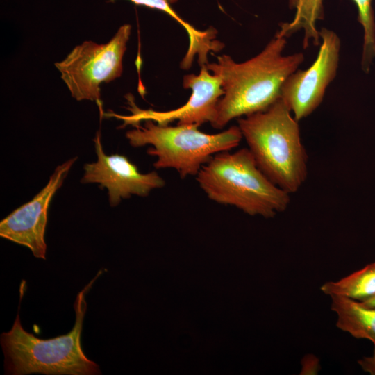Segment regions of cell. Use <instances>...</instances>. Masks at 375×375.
Returning <instances> with one entry per match:
<instances>
[{
  "label": "cell",
  "instance_id": "obj_8",
  "mask_svg": "<svg viewBox=\"0 0 375 375\" xmlns=\"http://www.w3.org/2000/svg\"><path fill=\"white\" fill-rule=\"evenodd\" d=\"M322 41L317 56L305 70H296L284 81L281 99L294 119L299 122L310 115L322 102L326 90L336 76L340 60V40L333 31H319Z\"/></svg>",
  "mask_w": 375,
  "mask_h": 375
},
{
  "label": "cell",
  "instance_id": "obj_14",
  "mask_svg": "<svg viewBox=\"0 0 375 375\" xmlns=\"http://www.w3.org/2000/svg\"><path fill=\"white\" fill-rule=\"evenodd\" d=\"M353 1L358 8V20L364 29L362 69L365 73H368L375 56V20L372 6V0Z\"/></svg>",
  "mask_w": 375,
  "mask_h": 375
},
{
  "label": "cell",
  "instance_id": "obj_3",
  "mask_svg": "<svg viewBox=\"0 0 375 375\" xmlns=\"http://www.w3.org/2000/svg\"><path fill=\"white\" fill-rule=\"evenodd\" d=\"M298 122L281 98L267 109L238 119L259 169L290 194L297 192L308 176V157Z\"/></svg>",
  "mask_w": 375,
  "mask_h": 375
},
{
  "label": "cell",
  "instance_id": "obj_4",
  "mask_svg": "<svg viewBox=\"0 0 375 375\" xmlns=\"http://www.w3.org/2000/svg\"><path fill=\"white\" fill-rule=\"evenodd\" d=\"M196 179L209 199L251 216L273 217L290 203V194L264 174L248 148L215 154Z\"/></svg>",
  "mask_w": 375,
  "mask_h": 375
},
{
  "label": "cell",
  "instance_id": "obj_11",
  "mask_svg": "<svg viewBox=\"0 0 375 375\" xmlns=\"http://www.w3.org/2000/svg\"><path fill=\"white\" fill-rule=\"evenodd\" d=\"M331 310L337 315L336 326L358 339H365L375 346V308L340 296H331Z\"/></svg>",
  "mask_w": 375,
  "mask_h": 375
},
{
  "label": "cell",
  "instance_id": "obj_15",
  "mask_svg": "<svg viewBox=\"0 0 375 375\" xmlns=\"http://www.w3.org/2000/svg\"><path fill=\"white\" fill-rule=\"evenodd\" d=\"M362 369L371 374L375 375V346L372 353L369 356H365L358 361Z\"/></svg>",
  "mask_w": 375,
  "mask_h": 375
},
{
  "label": "cell",
  "instance_id": "obj_5",
  "mask_svg": "<svg viewBox=\"0 0 375 375\" xmlns=\"http://www.w3.org/2000/svg\"><path fill=\"white\" fill-rule=\"evenodd\" d=\"M126 133L134 147L150 144L147 153L156 158V169H175L181 178L196 176L202 167L215 154L229 151L243 138L238 126H232L215 134H208L192 125H159L144 121Z\"/></svg>",
  "mask_w": 375,
  "mask_h": 375
},
{
  "label": "cell",
  "instance_id": "obj_12",
  "mask_svg": "<svg viewBox=\"0 0 375 375\" xmlns=\"http://www.w3.org/2000/svg\"><path fill=\"white\" fill-rule=\"evenodd\" d=\"M288 2L290 8L295 10L294 17L292 21L281 24L276 33L288 38L302 30L303 48L306 49L311 42L317 46L320 37L317 24L324 17L323 0H288Z\"/></svg>",
  "mask_w": 375,
  "mask_h": 375
},
{
  "label": "cell",
  "instance_id": "obj_16",
  "mask_svg": "<svg viewBox=\"0 0 375 375\" xmlns=\"http://www.w3.org/2000/svg\"><path fill=\"white\" fill-rule=\"evenodd\" d=\"M362 303H364L365 305L367 306H369V307H374L375 308V297L367 300V301H365L363 302H362Z\"/></svg>",
  "mask_w": 375,
  "mask_h": 375
},
{
  "label": "cell",
  "instance_id": "obj_7",
  "mask_svg": "<svg viewBox=\"0 0 375 375\" xmlns=\"http://www.w3.org/2000/svg\"><path fill=\"white\" fill-rule=\"evenodd\" d=\"M183 86L191 90V95L185 104L174 110L162 112L141 109L135 105L133 97H126L130 115H105L122 120L123 126H135L140 122L149 119L163 126L169 125L175 120L178 121V125L198 127L206 122L211 124L216 117L218 101L224 94L219 78L210 72L205 65L201 67L198 74L185 75Z\"/></svg>",
  "mask_w": 375,
  "mask_h": 375
},
{
  "label": "cell",
  "instance_id": "obj_10",
  "mask_svg": "<svg viewBox=\"0 0 375 375\" xmlns=\"http://www.w3.org/2000/svg\"><path fill=\"white\" fill-rule=\"evenodd\" d=\"M76 159L72 158L57 166L47 185L31 201L1 221V238L27 247L36 258H46L44 233L50 202Z\"/></svg>",
  "mask_w": 375,
  "mask_h": 375
},
{
  "label": "cell",
  "instance_id": "obj_1",
  "mask_svg": "<svg viewBox=\"0 0 375 375\" xmlns=\"http://www.w3.org/2000/svg\"><path fill=\"white\" fill-rule=\"evenodd\" d=\"M286 42V38L276 33L260 53L245 62H236L222 55L216 62L206 65L219 78L224 90L211 123L214 128L263 111L280 99L283 83L304 60L301 53L283 56Z\"/></svg>",
  "mask_w": 375,
  "mask_h": 375
},
{
  "label": "cell",
  "instance_id": "obj_9",
  "mask_svg": "<svg viewBox=\"0 0 375 375\" xmlns=\"http://www.w3.org/2000/svg\"><path fill=\"white\" fill-rule=\"evenodd\" d=\"M93 141L97 160L84 165L85 173L81 182L99 183L101 188H107L111 206H117L122 199L132 195L147 197L151 190L165 185V180L156 172L142 174L126 156H107L103 149L99 131Z\"/></svg>",
  "mask_w": 375,
  "mask_h": 375
},
{
  "label": "cell",
  "instance_id": "obj_13",
  "mask_svg": "<svg viewBox=\"0 0 375 375\" xmlns=\"http://www.w3.org/2000/svg\"><path fill=\"white\" fill-rule=\"evenodd\" d=\"M321 290L330 297L344 296L360 302L375 297V262L338 281L324 283Z\"/></svg>",
  "mask_w": 375,
  "mask_h": 375
},
{
  "label": "cell",
  "instance_id": "obj_6",
  "mask_svg": "<svg viewBox=\"0 0 375 375\" xmlns=\"http://www.w3.org/2000/svg\"><path fill=\"white\" fill-rule=\"evenodd\" d=\"M131 32V26L124 24L106 43L85 41L76 46L55 66L71 95L77 101H96L103 115L100 85L121 76L122 59Z\"/></svg>",
  "mask_w": 375,
  "mask_h": 375
},
{
  "label": "cell",
  "instance_id": "obj_17",
  "mask_svg": "<svg viewBox=\"0 0 375 375\" xmlns=\"http://www.w3.org/2000/svg\"><path fill=\"white\" fill-rule=\"evenodd\" d=\"M169 1L170 3H176L178 0H168Z\"/></svg>",
  "mask_w": 375,
  "mask_h": 375
},
{
  "label": "cell",
  "instance_id": "obj_2",
  "mask_svg": "<svg viewBox=\"0 0 375 375\" xmlns=\"http://www.w3.org/2000/svg\"><path fill=\"white\" fill-rule=\"evenodd\" d=\"M100 270L76 296V321L70 332L50 339H40L25 331L19 308L11 329L1 334L6 374L97 375L99 365L83 353L81 337L87 309L85 294L101 274Z\"/></svg>",
  "mask_w": 375,
  "mask_h": 375
}]
</instances>
